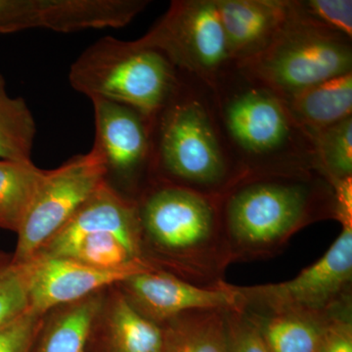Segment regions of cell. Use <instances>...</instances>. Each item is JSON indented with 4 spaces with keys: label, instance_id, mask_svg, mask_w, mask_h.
<instances>
[{
    "label": "cell",
    "instance_id": "obj_1",
    "mask_svg": "<svg viewBox=\"0 0 352 352\" xmlns=\"http://www.w3.org/2000/svg\"><path fill=\"white\" fill-rule=\"evenodd\" d=\"M219 199L231 263L276 256L303 227L335 219L333 186L315 168L248 173Z\"/></svg>",
    "mask_w": 352,
    "mask_h": 352
},
{
    "label": "cell",
    "instance_id": "obj_2",
    "mask_svg": "<svg viewBox=\"0 0 352 352\" xmlns=\"http://www.w3.org/2000/svg\"><path fill=\"white\" fill-rule=\"evenodd\" d=\"M135 200L141 252L148 265L198 286L226 281L231 259L219 195L150 179Z\"/></svg>",
    "mask_w": 352,
    "mask_h": 352
},
{
    "label": "cell",
    "instance_id": "obj_3",
    "mask_svg": "<svg viewBox=\"0 0 352 352\" xmlns=\"http://www.w3.org/2000/svg\"><path fill=\"white\" fill-rule=\"evenodd\" d=\"M208 88L220 135L241 176L317 170L311 138L294 120L281 96L235 64Z\"/></svg>",
    "mask_w": 352,
    "mask_h": 352
},
{
    "label": "cell",
    "instance_id": "obj_4",
    "mask_svg": "<svg viewBox=\"0 0 352 352\" xmlns=\"http://www.w3.org/2000/svg\"><path fill=\"white\" fill-rule=\"evenodd\" d=\"M180 74L179 87L153 120L151 179L219 195L241 175L220 135L207 85Z\"/></svg>",
    "mask_w": 352,
    "mask_h": 352
},
{
    "label": "cell",
    "instance_id": "obj_5",
    "mask_svg": "<svg viewBox=\"0 0 352 352\" xmlns=\"http://www.w3.org/2000/svg\"><path fill=\"white\" fill-rule=\"evenodd\" d=\"M180 80V72L159 51L112 36L88 46L69 72L71 87L90 100L122 104L151 120L170 102Z\"/></svg>",
    "mask_w": 352,
    "mask_h": 352
},
{
    "label": "cell",
    "instance_id": "obj_6",
    "mask_svg": "<svg viewBox=\"0 0 352 352\" xmlns=\"http://www.w3.org/2000/svg\"><path fill=\"white\" fill-rule=\"evenodd\" d=\"M284 100L315 85L352 73L351 38L305 19L294 9L263 52L235 64Z\"/></svg>",
    "mask_w": 352,
    "mask_h": 352
},
{
    "label": "cell",
    "instance_id": "obj_7",
    "mask_svg": "<svg viewBox=\"0 0 352 352\" xmlns=\"http://www.w3.org/2000/svg\"><path fill=\"white\" fill-rule=\"evenodd\" d=\"M142 47L164 55L180 73L212 87L234 63L217 0H176L142 38Z\"/></svg>",
    "mask_w": 352,
    "mask_h": 352
},
{
    "label": "cell",
    "instance_id": "obj_8",
    "mask_svg": "<svg viewBox=\"0 0 352 352\" xmlns=\"http://www.w3.org/2000/svg\"><path fill=\"white\" fill-rule=\"evenodd\" d=\"M107 176L103 157L94 147L54 170H45L16 232L17 244L11 261L25 264L32 261L107 182Z\"/></svg>",
    "mask_w": 352,
    "mask_h": 352
},
{
    "label": "cell",
    "instance_id": "obj_9",
    "mask_svg": "<svg viewBox=\"0 0 352 352\" xmlns=\"http://www.w3.org/2000/svg\"><path fill=\"white\" fill-rule=\"evenodd\" d=\"M351 283L352 226H344L323 256L293 279L234 288L245 309L325 316L351 302Z\"/></svg>",
    "mask_w": 352,
    "mask_h": 352
},
{
    "label": "cell",
    "instance_id": "obj_10",
    "mask_svg": "<svg viewBox=\"0 0 352 352\" xmlns=\"http://www.w3.org/2000/svg\"><path fill=\"white\" fill-rule=\"evenodd\" d=\"M117 287L139 314L157 325L192 310L242 307L234 285L201 287L160 270L132 275Z\"/></svg>",
    "mask_w": 352,
    "mask_h": 352
},
{
    "label": "cell",
    "instance_id": "obj_11",
    "mask_svg": "<svg viewBox=\"0 0 352 352\" xmlns=\"http://www.w3.org/2000/svg\"><path fill=\"white\" fill-rule=\"evenodd\" d=\"M95 136L92 147L98 150L107 166L108 178L138 180L152 170V122L129 106L105 99H91Z\"/></svg>",
    "mask_w": 352,
    "mask_h": 352
},
{
    "label": "cell",
    "instance_id": "obj_12",
    "mask_svg": "<svg viewBox=\"0 0 352 352\" xmlns=\"http://www.w3.org/2000/svg\"><path fill=\"white\" fill-rule=\"evenodd\" d=\"M97 233L117 236L145 261L141 252L138 203L108 182L94 192L36 256H62L78 240Z\"/></svg>",
    "mask_w": 352,
    "mask_h": 352
},
{
    "label": "cell",
    "instance_id": "obj_13",
    "mask_svg": "<svg viewBox=\"0 0 352 352\" xmlns=\"http://www.w3.org/2000/svg\"><path fill=\"white\" fill-rule=\"evenodd\" d=\"M31 308L45 314L144 272L138 268L101 270L71 258L36 256L25 263Z\"/></svg>",
    "mask_w": 352,
    "mask_h": 352
},
{
    "label": "cell",
    "instance_id": "obj_14",
    "mask_svg": "<svg viewBox=\"0 0 352 352\" xmlns=\"http://www.w3.org/2000/svg\"><path fill=\"white\" fill-rule=\"evenodd\" d=\"M217 3L234 64L266 50L292 14V1L285 0H217Z\"/></svg>",
    "mask_w": 352,
    "mask_h": 352
},
{
    "label": "cell",
    "instance_id": "obj_15",
    "mask_svg": "<svg viewBox=\"0 0 352 352\" xmlns=\"http://www.w3.org/2000/svg\"><path fill=\"white\" fill-rule=\"evenodd\" d=\"M161 325L139 314L117 285L106 289L90 331L87 352H162Z\"/></svg>",
    "mask_w": 352,
    "mask_h": 352
},
{
    "label": "cell",
    "instance_id": "obj_16",
    "mask_svg": "<svg viewBox=\"0 0 352 352\" xmlns=\"http://www.w3.org/2000/svg\"><path fill=\"white\" fill-rule=\"evenodd\" d=\"M107 289L46 312L32 352H87Z\"/></svg>",
    "mask_w": 352,
    "mask_h": 352
},
{
    "label": "cell",
    "instance_id": "obj_17",
    "mask_svg": "<svg viewBox=\"0 0 352 352\" xmlns=\"http://www.w3.org/2000/svg\"><path fill=\"white\" fill-rule=\"evenodd\" d=\"M285 101L294 120L311 138L352 117V73L308 87Z\"/></svg>",
    "mask_w": 352,
    "mask_h": 352
},
{
    "label": "cell",
    "instance_id": "obj_18",
    "mask_svg": "<svg viewBox=\"0 0 352 352\" xmlns=\"http://www.w3.org/2000/svg\"><path fill=\"white\" fill-rule=\"evenodd\" d=\"M83 23L80 0H0V36L36 29L67 34Z\"/></svg>",
    "mask_w": 352,
    "mask_h": 352
},
{
    "label": "cell",
    "instance_id": "obj_19",
    "mask_svg": "<svg viewBox=\"0 0 352 352\" xmlns=\"http://www.w3.org/2000/svg\"><path fill=\"white\" fill-rule=\"evenodd\" d=\"M270 352H317L329 315L256 311L243 308Z\"/></svg>",
    "mask_w": 352,
    "mask_h": 352
},
{
    "label": "cell",
    "instance_id": "obj_20",
    "mask_svg": "<svg viewBox=\"0 0 352 352\" xmlns=\"http://www.w3.org/2000/svg\"><path fill=\"white\" fill-rule=\"evenodd\" d=\"M227 310H192L164 322L162 352H227Z\"/></svg>",
    "mask_w": 352,
    "mask_h": 352
},
{
    "label": "cell",
    "instance_id": "obj_21",
    "mask_svg": "<svg viewBox=\"0 0 352 352\" xmlns=\"http://www.w3.org/2000/svg\"><path fill=\"white\" fill-rule=\"evenodd\" d=\"M36 124L31 109L22 97H12L0 73V160L32 161Z\"/></svg>",
    "mask_w": 352,
    "mask_h": 352
},
{
    "label": "cell",
    "instance_id": "obj_22",
    "mask_svg": "<svg viewBox=\"0 0 352 352\" xmlns=\"http://www.w3.org/2000/svg\"><path fill=\"white\" fill-rule=\"evenodd\" d=\"M44 173L34 162L0 160V229L17 232Z\"/></svg>",
    "mask_w": 352,
    "mask_h": 352
},
{
    "label": "cell",
    "instance_id": "obj_23",
    "mask_svg": "<svg viewBox=\"0 0 352 352\" xmlns=\"http://www.w3.org/2000/svg\"><path fill=\"white\" fill-rule=\"evenodd\" d=\"M57 258H67L101 270L138 268L155 270L117 236L110 233H97L85 236Z\"/></svg>",
    "mask_w": 352,
    "mask_h": 352
},
{
    "label": "cell",
    "instance_id": "obj_24",
    "mask_svg": "<svg viewBox=\"0 0 352 352\" xmlns=\"http://www.w3.org/2000/svg\"><path fill=\"white\" fill-rule=\"evenodd\" d=\"M317 170L329 182L352 177V117L311 136Z\"/></svg>",
    "mask_w": 352,
    "mask_h": 352
},
{
    "label": "cell",
    "instance_id": "obj_25",
    "mask_svg": "<svg viewBox=\"0 0 352 352\" xmlns=\"http://www.w3.org/2000/svg\"><path fill=\"white\" fill-rule=\"evenodd\" d=\"M31 308L25 264H15L0 254V326Z\"/></svg>",
    "mask_w": 352,
    "mask_h": 352
},
{
    "label": "cell",
    "instance_id": "obj_26",
    "mask_svg": "<svg viewBox=\"0 0 352 352\" xmlns=\"http://www.w3.org/2000/svg\"><path fill=\"white\" fill-rule=\"evenodd\" d=\"M298 15L332 31L352 36L351 0H307L293 1Z\"/></svg>",
    "mask_w": 352,
    "mask_h": 352
},
{
    "label": "cell",
    "instance_id": "obj_27",
    "mask_svg": "<svg viewBox=\"0 0 352 352\" xmlns=\"http://www.w3.org/2000/svg\"><path fill=\"white\" fill-rule=\"evenodd\" d=\"M43 316L30 308L17 318L0 326V352H32Z\"/></svg>",
    "mask_w": 352,
    "mask_h": 352
},
{
    "label": "cell",
    "instance_id": "obj_28",
    "mask_svg": "<svg viewBox=\"0 0 352 352\" xmlns=\"http://www.w3.org/2000/svg\"><path fill=\"white\" fill-rule=\"evenodd\" d=\"M226 335L227 352H270L242 307L227 310Z\"/></svg>",
    "mask_w": 352,
    "mask_h": 352
},
{
    "label": "cell",
    "instance_id": "obj_29",
    "mask_svg": "<svg viewBox=\"0 0 352 352\" xmlns=\"http://www.w3.org/2000/svg\"><path fill=\"white\" fill-rule=\"evenodd\" d=\"M317 352H352L351 302L329 315Z\"/></svg>",
    "mask_w": 352,
    "mask_h": 352
},
{
    "label": "cell",
    "instance_id": "obj_30",
    "mask_svg": "<svg viewBox=\"0 0 352 352\" xmlns=\"http://www.w3.org/2000/svg\"><path fill=\"white\" fill-rule=\"evenodd\" d=\"M335 194V219L352 226V177L330 182Z\"/></svg>",
    "mask_w": 352,
    "mask_h": 352
}]
</instances>
